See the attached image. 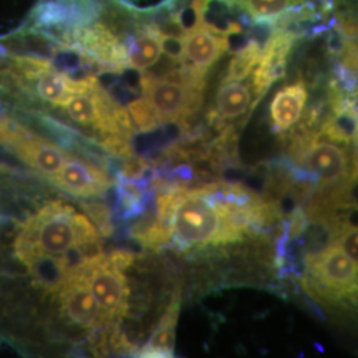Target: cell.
Instances as JSON below:
<instances>
[{"label": "cell", "mask_w": 358, "mask_h": 358, "mask_svg": "<svg viewBox=\"0 0 358 358\" xmlns=\"http://www.w3.org/2000/svg\"><path fill=\"white\" fill-rule=\"evenodd\" d=\"M59 300L65 317L78 328L94 329L109 321L80 271H73L59 287Z\"/></svg>", "instance_id": "8"}, {"label": "cell", "mask_w": 358, "mask_h": 358, "mask_svg": "<svg viewBox=\"0 0 358 358\" xmlns=\"http://www.w3.org/2000/svg\"><path fill=\"white\" fill-rule=\"evenodd\" d=\"M64 44L76 51L87 64L96 65L101 71L121 72L129 66L125 41L101 20L75 29Z\"/></svg>", "instance_id": "5"}, {"label": "cell", "mask_w": 358, "mask_h": 358, "mask_svg": "<svg viewBox=\"0 0 358 358\" xmlns=\"http://www.w3.org/2000/svg\"><path fill=\"white\" fill-rule=\"evenodd\" d=\"M117 268L125 269L133 263V255L125 251H115L106 257Z\"/></svg>", "instance_id": "25"}, {"label": "cell", "mask_w": 358, "mask_h": 358, "mask_svg": "<svg viewBox=\"0 0 358 358\" xmlns=\"http://www.w3.org/2000/svg\"><path fill=\"white\" fill-rule=\"evenodd\" d=\"M141 90L143 97L153 105L162 122H185L199 110L203 103L205 88L173 77H155L143 73Z\"/></svg>", "instance_id": "4"}, {"label": "cell", "mask_w": 358, "mask_h": 358, "mask_svg": "<svg viewBox=\"0 0 358 358\" xmlns=\"http://www.w3.org/2000/svg\"><path fill=\"white\" fill-rule=\"evenodd\" d=\"M142 171H143V165H142V162L136 161V162H130V164L127 165V169L124 170V176L130 179L137 178V177H140V176H141Z\"/></svg>", "instance_id": "26"}, {"label": "cell", "mask_w": 358, "mask_h": 358, "mask_svg": "<svg viewBox=\"0 0 358 358\" xmlns=\"http://www.w3.org/2000/svg\"><path fill=\"white\" fill-rule=\"evenodd\" d=\"M337 244L358 264V229L345 227L337 231Z\"/></svg>", "instance_id": "23"}, {"label": "cell", "mask_w": 358, "mask_h": 358, "mask_svg": "<svg viewBox=\"0 0 358 358\" xmlns=\"http://www.w3.org/2000/svg\"><path fill=\"white\" fill-rule=\"evenodd\" d=\"M234 8L236 13H242L250 20L262 19H275L276 16L285 13L287 10L319 0H219Z\"/></svg>", "instance_id": "18"}, {"label": "cell", "mask_w": 358, "mask_h": 358, "mask_svg": "<svg viewBox=\"0 0 358 358\" xmlns=\"http://www.w3.org/2000/svg\"><path fill=\"white\" fill-rule=\"evenodd\" d=\"M84 208L87 210V213L90 214V217L96 220V223L99 224L100 230L103 231V234H106V235L110 234L112 226L109 222V213L103 206L92 203V205H84Z\"/></svg>", "instance_id": "24"}, {"label": "cell", "mask_w": 358, "mask_h": 358, "mask_svg": "<svg viewBox=\"0 0 358 358\" xmlns=\"http://www.w3.org/2000/svg\"><path fill=\"white\" fill-rule=\"evenodd\" d=\"M76 271L85 278L109 321L121 319L127 313L130 291L122 269L117 268L101 254Z\"/></svg>", "instance_id": "7"}, {"label": "cell", "mask_w": 358, "mask_h": 358, "mask_svg": "<svg viewBox=\"0 0 358 358\" xmlns=\"http://www.w3.org/2000/svg\"><path fill=\"white\" fill-rule=\"evenodd\" d=\"M315 285L332 300L357 301L358 264L336 243L308 259Z\"/></svg>", "instance_id": "6"}, {"label": "cell", "mask_w": 358, "mask_h": 358, "mask_svg": "<svg viewBox=\"0 0 358 358\" xmlns=\"http://www.w3.org/2000/svg\"><path fill=\"white\" fill-rule=\"evenodd\" d=\"M227 51H230L229 38L213 31L199 20L186 31L180 65L207 75L208 69L217 64Z\"/></svg>", "instance_id": "11"}, {"label": "cell", "mask_w": 358, "mask_h": 358, "mask_svg": "<svg viewBox=\"0 0 358 358\" xmlns=\"http://www.w3.org/2000/svg\"><path fill=\"white\" fill-rule=\"evenodd\" d=\"M167 222L171 238L189 248L241 241L254 217L250 206L239 205L227 195L226 199H217L208 190H178Z\"/></svg>", "instance_id": "2"}, {"label": "cell", "mask_w": 358, "mask_h": 358, "mask_svg": "<svg viewBox=\"0 0 358 358\" xmlns=\"http://www.w3.org/2000/svg\"><path fill=\"white\" fill-rule=\"evenodd\" d=\"M137 238H140L142 243L148 247H157L167 243L171 239V231L170 226L165 224V220L159 217V220L137 231Z\"/></svg>", "instance_id": "22"}, {"label": "cell", "mask_w": 358, "mask_h": 358, "mask_svg": "<svg viewBox=\"0 0 358 358\" xmlns=\"http://www.w3.org/2000/svg\"><path fill=\"white\" fill-rule=\"evenodd\" d=\"M0 138L7 142L29 166L50 179L66 161L65 154L56 145L38 138L23 129H8L3 124Z\"/></svg>", "instance_id": "10"}, {"label": "cell", "mask_w": 358, "mask_h": 358, "mask_svg": "<svg viewBox=\"0 0 358 358\" xmlns=\"http://www.w3.org/2000/svg\"><path fill=\"white\" fill-rule=\"evenodd\" d=\"M128 112L134 129L140 131H152L161 125V118L157 115L153 105L146 97L136 99L128 105Z\"/></svg>", "instance_id": "20"}, {"label": "cell", "mask_w": 358, "mask_h": 358, "mask_svg": "<svg viewBox=\"0 0 358 358\" xmlns=\"http://www.w3.org/2000/svg\"><path fill=\"white\" fill-rule=\"evenodd\" d=\"M128 51V65L136 71L145 72L161 60L162 35L148 20L136 28L125 40Z\"/></svg>", "instance_id": "16"}, {"label": "cell", "mask_w": 358, "mask_h": 358, "mask_svg": "<svg viewBox=\"0 0 358 358\" xmlns=\"http://www.w3.org/2000/svg\"><path fill=\"white\" fill-rule=\"evenodd\" d=\"M254 106L252 92L247 84L239 80H223L217 88L210 120L222 125L226 121L242 118Z\"/></svg>", "instance_id": "14"}, {"label": "cell", "mask_w": 358, "mask_h": 358, "mask_svg": "<svg viewBox=\"0 0 358 358\" xmlns=\"http://www.w3.org/2000/svg\"><path fill=\"white\" fill-rule=\"evenodd\" d=\"M179 300L174 299L167 308L165 315L154 329L148 344L142 348L140 357L164 358L173 357L176 325L178 319Z\"/></svg>", "instance_id": "17"}, {"label": "cell", "mask_w": 358, "mask_h": 358, "mask_svg": "<svg viewBox=\"0 0 358 358\" xmlns=\"http://www.w3.org/2000/svg\"><path fill=\"white\" fill-rule=\"evenodd\" d=\"M27 267L40 259H62L69 275L101 255L97 231L71 206L55 202L28 219L15 242Z\"/></svg>", "instance_id": "1"}, {"label": "cell", "mask_w": 358, "mask_h": 358, "mask_svg": "<svg viewBox=\"0 0 358 358\" xmlns=\"http://www.w3.org/2000/svg\"><path fill=\"white\" fill-rule=\"evenodd\" d=\"M308 96L307 83L301 78L284 85L275 93L269 105V120L275 131L284 133L301 121Z\"/></svg>", "instance_id": "13"}, {"label": "cell", "mask_w": 358, "mask_h": 358, "mask_svg": "<svg viewBox=\"0 0 358 358\" xmlns=\"http://www.w3.org/2000/svg\"><path fill=\"white\" fill-rule=\"evenodd\" d=\"M93 77L87 76L77 80L50 66L41 71L32 83L41 101L56 108H63L75 93L85 90L90 85Z\"/></svg>", "instance_id": "15"}, {"label": "cell", "mask_w": 358, "mask_h": 358, "mask_svg": "<svg viewBox=\"0 0 358 358\" xmlns=\"http://www.w3.org/2000/svg\"><path fill=\"white\" fill-rule=\"evenodd\" d=\"M51 180L63 192L83 198L100 196L110 186L109 179L99 167L78 159H66Z\"/></svg>", "instance_id": "12"}, {"label": "cell", "mask_w": 358, "mask_h": 358, "mask_svg": "<svg viewBox=\"0 0 358 358\" xmlns=\"http://www.w3.org/2000/svg\"><path fill=\"white\" fill-rule=\"evenodd\" d=\"M300 36L288 31H275L263 47L260 60L252 72V90L255 103L267 93V90L284 76L288 59Z\"/></svg>", "instance_id": "9"}, {"label": "cell", "mask_w": 358, "mask_h": 358, "mask_svg": "<svg viewBox=\"0 0 358 358\" xmlns=\"http://www.w3.org/2000/svg\"><path fill=\"white\" fill-rule=\"evenodd\" d=\"M357 109H358V93H357Z\"/></svg>", "instance_id": "27"}, {"label": "cell", "mask_w": 358, "mask_h": 358, "mask_svg": "<svg viewBox=\"0 0 358 358\" xmlns=\"http://www.w3.org/2000/svg\"><path fill=\"white\" fill-rule=\"evenodd\" d=\"M334 17L349 38H358V0H332Z\"/></svg>", "instance_id": "21"}, {"label": "cell", "mask_w": 358, "mask_h": 358, "mask_svg": "<svg viewBox=\"0 0 358 358\" xmlns=\"http://www.w3.org/2000/svg\"><path fill=\"white\" fill-rule=\"evenodd\" d=\"M292 153L317 178L322 189L338 187L358 173V161L350 165L344 143L321 140L320 134H315L310 129L294 140Z\"/></svg>", "instance_id": "3"}, {"label": "cell", "mask_w": 358, "mask_h": 358, "mask_svg": "<svg viewBox=\"0 0 358 358\" xmlns=\"http://www.w3.org/2000/svg\"><path fill=\"white\" fill-rule=\"evenodd\" d=\"M263 45L254 38H247L243 45L234 53L231 59L227 73L223 80H239L243 81L250 76L260 60Z\"/></svg>", "instance_id": "19"}]
</instances>
